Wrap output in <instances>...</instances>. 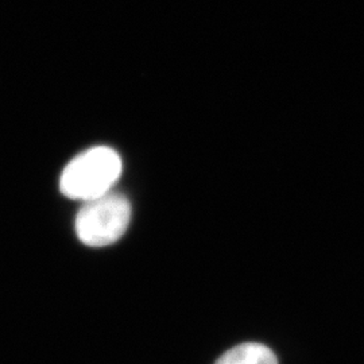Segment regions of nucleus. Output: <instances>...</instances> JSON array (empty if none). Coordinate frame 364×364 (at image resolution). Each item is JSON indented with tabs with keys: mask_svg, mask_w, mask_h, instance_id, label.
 Masks as SVG:
<instances>
[{
	"mask_svg": "<svg viewBox=\"0 0 364 364\" xmlns=\"http://www.w3.org/2000/svg\"><path fill=\"white\" fill-rule=\"evenodd\" d=\"M130 219V201L120 193L108 192L84 203L76 216L75 228L84 245L105 247L124 235Z\"/></svg>",
	"mask_w": 364,
	"mask_h": 364,
	"instance_id": "nucleus-2",
	"label": "nucleus"
},
{
	"mask_svg": "<svg viewBox=\"0 0 364 364\" xmlns=\"http://www.w3.org/2000/svg\"><path fill=\"white\" fill-rule=\"evenodd\" d=\"M122 174V159L114 149L97 146L73 158L61 174V193L90 201L111 192Z\"/></svg>",
	"mask_w": 364,
	"mask_h": 364,
	"instance_id": "nucleus-1",
	"label": "nucleus"
},
{
	"mask_svg": "<svg viewBox=\"0 0 364 364\" xmlns=\"http://www.w3.org/2000/svg\"><path fill=\"white\" fill-rule=\"evenodd\" d=\"M215 364H278V359L270 347L250 341L224 352Z\"/></svg>",
	"mask_w": 364,
	"mask_h": 364,
	"instance_id": "nucleus-3",
	"label": "nucleus"
}]
</instances>
